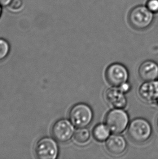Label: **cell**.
Listing matches in <instances>:
<instances>
[{"instance_id":"1","label":"cell","mask_w":158,"mask_h":159,"mask_svg":"<svg viewBox=\"0 0 158 159\" xmlns=\"http://www.w3.org/2000/svg\"><path fill=\"white\" fill-rule=\"evenodd\" d=\"M128 21L132 27L137 30H144L149 28L154 21L153 13L144 6H137L130 10Z\"/></svg>"},{"instance_id":"2","label":"cell","mask_w":158,"mask_h":159,"mask_svg":"<svg viewBox=\"0 0 158 159\" xmlns=\"http://www.w3.org/2000/svg\"><path fill=\"white\" fill-rule=\"evenodd\" d=\"M152 127L150 123L143 118L133 120L129 125L128 134L133 141L143 143L150 139L152 134Z\"/></svg>"},{"instance_id":"3","label":"cell","mask_w":158,"mask_h":159,"mask_svg":"<svg viewBox=\"0 0 158 159\" xmlns=\"http://www.w3.org/2000/svg\"><path fill=\"white\" fill-rule=\"evenodd\" d=\"M69 120L75 127L82 128L92 122L93 113L90 106L84 103L76 104L72 107L69 114Z\"/></svg>"},{"instance_id":"4","label":"cell","mask_w":158,"mask_h":159,"mask_svg":"<svg viewBox=\"0 0 158 159\" xmlns=\"http://www.w3.org/2000/svg\"><path fill=\"white\" fill-rule=\"evenodd\" d=\"M129 122L128 115L123 110L114 109L108 112L105 118V123L110 131L120 134L126 129Z\"/></svg>"},{"instance_id":"5","label":"cell","mask_w":158,"mask_h":159,"mask_svg":"<svg viewBox=\"0 0 158 159\" xmlns=\"http://www.w3.org/2000/svg\"><path fill=\"white\" fill-rule=\"evenodd\" d=\"M59 148L55 140L48 137L42 138L35 147V153L39 159H55Z\"/></svg>"},{"instance_id":"6","label":"cell","mask_w":158,"mask_h":159,"mask_svg":"<svg viewBox=\"0 0 158 159\" xmlns=\"http://www.w3.org/2000/svg\"><path fill=\"white\" fill-rule=\"evenodd\" d=\"M105 77L110 85L120 87L126 83L128 79V72L126 67L120 64H112L107 68Z\"/></svg>"},{"instance_id":"7","label":"cell","mask_w":158,"mask_h":159,"mask_svg":"<svg viewBox=\"0 0 158 159\" xmlns=\"http://www.w3.org/2000/svg\"><path fill=\"white\" fill-rule=\"evenodd\" d=\"M72 125L66 119L57 120L51 128V134L54 139L61 143L68 142L74 133V129Z\"/></svg>"},{"instance_id":"8","label":"cell","mask_w":158,"mask_h":159,"mask_svg":"<svg viewBox=\"0 0 158 159\" xmlns=\"http://www.w3.org/2000/svg\"><path fill=\"white\" fill-rule=\"evenodd\" d=\"M139 94L142 99L148 103L158 104V82L149 81L141 85Z\"/></svg>"},{"instance_id":"9","label":"cell","mask_w":158,"mask_h":159,"mask_svg":"<svg viewBox=\"0 0 158 159\" xmlns=\"http://www.w3.org/2000/svg\"><path fill=\"white\" fill-rule=\"evenodd\" d=\"M121 89L110 88L105 94V99L110 106L117 109L124 108L127 106V99Z\"/></svg>"},{"instance_id":"10","label":"cell","mask_w":158,"mask_h":159,"mask_svg":"<svg viewBox=\"0 0 158 159\" xmlns=\"http://www.w3.org/2000/svg\"><path fill=\"white\" fill-rule=\"evenodd\" d=\"M106 147L112 155H120L126 150L127 143L122 136L113 135L108 139L106 142Z\"/></svg>"},{"instance_id":"11","label":"cell","mask_w":158,"mask_h":159,"mask_svg":"<svg viewBox=\"0 0 158 159\" xmlns=\"http://www.w3.org/2000/svg\"><path fill=\"white\" fill-rule=\"evenodd\" d=\"M138 73L141 80L144 81L154 80L158 77V65L153 61H146L140 65Z\"/></svg>"},{"instance_id":"12","label":"cell","mask_w":158,"mask_h":159,"mask_svg":"<svg viewBox=\"0 0 158 159\" xmlns=\"http://www.w3.org/2000/svg\"><path fill=\"white\" fill-rule=\"evenodd\" d=\"M109 129L106 125L99 124L94 127L93 135L94 139L99 142H103L109 137Z\"/></svg>"},{"instance_id":"13","label":"cell","mask_w":158,"mask_h":159,"mask_svg":"<svg viewBox=\"0 0 158 159\" xmlns=\"http://www.w3.org/2000/svg\"><path fill=\"white\" fill-rule=\"evenodd\" d=\"M74 139L76 142L80 144H83L88 141L90 139V133L88 130L84 128H80L75 132Z\"/></svg>"},{"instance_id":"14","label":"cell","mask_w":158,"mask_h":159,"mask_svg":"<svg viewBox=\"0 0 158 159\" xmlns=\"http://www.w3.org/2000/svg\"><path fill=\"white\" fill-rule=\"evenodd\" d=\"M10 51V46L4 39L0 38V61L3 60L8 56Z\"/></svg>"},{"instance_id":"15","label":"cell","mask_w":158,"mask_h":159,"mask_svg":"<svg viewBox=\"0 0 158 159\" xmlns=\"http://www.w3.org/2000/svg\"><path fill=\"white\" fill-rule=\"evenodd\" d=\"M7 7L9 11L16 13L20 11L23 8L24 2L22 0H12Z\"/></svg>"},{"instance_id":"16","label":"cell","mask_w":158,"mask_h":159,"mask_svg":"<svg viewBox=\"0 0 158 159\" xmlns=\"http://www.w3.org/2000/svg\"><path fill=\"white\" fill-rule=\"evenodd\" d=\"M146 7L152 13H158V0H148Z\"/></svg>"},{"instance_id":"17","label":"cell","mask_w":158,"mask_h":159,"mask_svg":"<svg viewBox=\"0 0 158 159\" xmlns=\"http://www.w3.org/2000/svg\"><path fill=\"white\" fill-rule=\"evenodd\" d=\"M12 0H0V4L2 6H8Z\"/></svg>"},{"instance_id":"18","label":"cell","mask_w":158,"mask_h":159,"mask_svg":"<svg viewBox=\"0 0 158 159\" xmlns=\"http://www.w3.org/2000/svg\"><path fill=\"white\" fill-rule=\"evenodd\" d=\"M128 89H129V85L127 83L124 84V85H122V86H120V89L123 92L125 91H127L128 90Z\"/></svg>"},{"instance_id":"19","label":"cell","mask_w":158,"mask_h":159,"mask_svg":"<svg viewBox=\"0 0 158 159\" xmlns=\"http://www.w3.org/2000/svg\"><path fill=\"white\" fill-rule=\"evenodd\" d=\"M1 14H2V6L0 4V17H1Z\"/></svg>"},{"instance_id":"20","label":"cell","mask_w":158,"mask_h":159,"mask_svg":"<svg viewBox=\"0 0 158 159\" xmlns=\"http://www.w3.org/2000/svg\"><path fill=\"white\" fill-rule=\"evenodd\" d=\"M157 125H158V120H157Z\"/></svg>"}]
</instances>
